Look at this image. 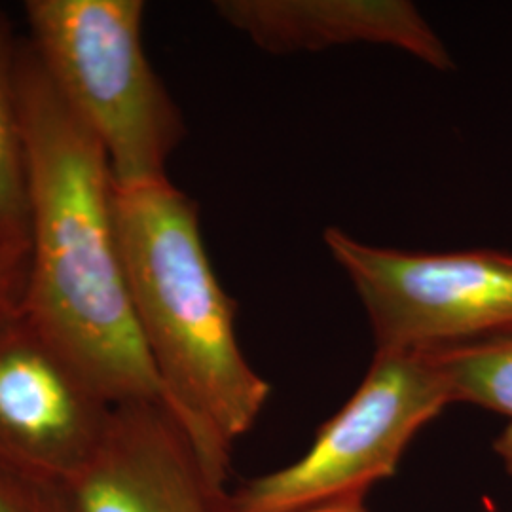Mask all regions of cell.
<instances>
[{
    "instance_id": "11",
    "label": "cell",
    "mask_w": 512,
    "mask_h": 512,
    "mask_svg": "<svg viewBox=\"0 0 512 512\" xmlns=\"http://www.w3.org/2000/svg\"><path fill=\"white\" fill-rule=\"evenodd\" d=\"M0 512H71L61 482L0 461Z\"/></svg>"
},
{
    "instance_id": "5",
    "label": "cell",
    "mask_w": 512,
    "mask_h": 512,
    "mask_svg": "<svg viewBox=\"0 0 512 512\" xmlns=\"http://www.w3.org/2000/svg\"><path fill=\"white\" fill-rule=\"evenodd\" d=\"M325 245L365 308L376 351H427L512 329V253H408L340 228Z\"/></svg>"
},
{
    "instance_id": "3",
    "label": "cell",
    "mask_w": 512,
    "mask_h": 512,
    "mask_svg": "<svg viewBox=\"0 0 512 512\" xmlns=\"http://www.w3.org/2000/svg\"><path fill=\"white\" fill-rule=\"evenodd\" d=\"M33 52L55 90L103 148L116 186L167 181L181 110L143 48L141 0H29Z\"/></svg>"
},
{
    "instance_id": "14",
    "label": "cell",
    "mask_w": 512,
    "mask_h": 512,
    "mask_svg": "<svg viewBox=\"0 0 512 512\" xmlns=\"http://www.w3.org/2000/svg\"><path fill=\"white\" fill-rule=\"evenodd\" d=\"M494 452L497 458L501 459V465L505 473L512 480V425L507 423L505 429L497 435L494 440Z\"/></svg>"
},
{
    "instance_id": "6",
    "label": "cell",
    "mask_w": 512,
    "mask_h": 512,
    "mask_svg": "<svg viewBox=\"0 0 512 512\" xmlns=\"http://www.w3.org/2000/svg\"><path fill=\"white\" fill-rule=\"evenodd\" d=\"M112 404L18 310L0 319V461L65 480L103 439Z\"/></svg>"
},
{
    "instance_id": "13",
    "label": "cell",
    "mask_w": 512,
    "mask_h": 512,
    "mask_svg": "<svg viewBox=\"0 0 512 512\" xmlns=\"http://www.w3.org/2000/svg\"><path fill=\"white\" fill-rule=\"evenodd\" d=\"M293 512H370L366 507L365 497H353V499H340V501H330V503H321L306 507L300 511Z\"/></svg>"
},
{
    "instance_id": "8",
    "label": "cell",
    "mask_w": 512,
    "mask_h": 512,
    "mask_svg": "<svg viewBox=\"0 0 512 512\" xmlns=\"http://www.w3.org/2000/svg\"><path fill=\"white\" fill-rule=\"evenodd\" d=\"M215 10L270 54L378 44L399 48L437 71L454 69L444 40L406 0H219Z\"/></svg>"
},
{
    "instance_id": "1",
    "label": "cell",
    "mask_w": 512,
    "mask_h": 512,
    "mask_svg": "<svg viewBox=\"0 0 512 512\" xmlns=\"http://www.w3.org/2000/svg\"><path fill=\"white\" fill-rule=\"evenodd\" d=\"M18 92L29 190L21 310L112 406L165 404L129 296L109 160L31 46L18 50Z\"/></svg>"
},
{
    "instance_id": "12",
    "label": "cell",
    "mask_w": 512,
    "mask_h": 512,
    "mask_svg": "<svg viewBox=\"0 0 512 512\" xmlns=\"http://www.w3.org/2000/svg\"><path fill=\"white\" fill-rule=\"evenodd\" d=\"M29 249L0 245V319L18 310L27 287Z\"/></svg>"
},
{
    "instance_id": "2",
    "label": "cell",
    "mask_w": 512,
    "mask_h": 512,
    "mask_svg": "<svg viewBox=\"0 0 512 512\" xmlns=\"http://www.w3.org/2000/svg\"><path fill=\"white\" fill-rule=\"evenodd\" d=\"M116 222L135 319L165 404L215 475L226 480L272 387L249 365L236 304L205 251L198 205L171 181L116 186Z\"/></svg>"
},
{
    "instance_id": "7",
    "label": "cell",
    "mask_w": 512,
    "mask_h": 512,
    "mask_svg": "<svg viewBox=\"0 0 512 512\" xmlns=\"http://www.w3.org/2000/svg\"><path fill=\"white\" fill-rule=\"evenodd\" d=\"M59 482L71 512H234L226 480L162 403L112 406L92 458Z\"/></svg>"
},
{
    "instance_id": "10",
    "label": "cell",
    "mask_w": 512,
    "mask_h": 512,
    "mask_svg": "<svg viewBox=\"0 0 512 512\" xmlns=\"http://www.w3.org/2000/svg\"><path fill=\"white\" fill-rule=\"evenodd\" d=\"M454 404H473L512 425V329L448 348L427 349Z\"/></svg>"
},
{
    "instance_id": "9",
    "label": "cell",
    "mask_w": 512,
    "mask_h": 512,
    "mask_svg": "<svg viewBox=\"0 0 512 512\" xmlns=\"http://www.w3.org/2000/svg\"><path fill=\"white\" fill-rule=\"evenodd\" d=\"M27 152L19 109L18 50L0 14V245L29 249Z\"/></svg>"
},
{
    "instance_id": "4",
    "label": "cell",
    "mask_w": 512,
    "mask_h": 512,
    "mask_svg": "<svg viewBox=\"0 0 512 512\" xmlns=\"http://www.w3.org/2000/svg\"><path fill=\"white\" fill-rule=\"evenodd\" d=\"M439 366L425 351H376L363 382L325 421L302 458L230 494L234 512H293L365 497L397 473L408 444L452 406Z\"/></svg>"
}]
</instances>
